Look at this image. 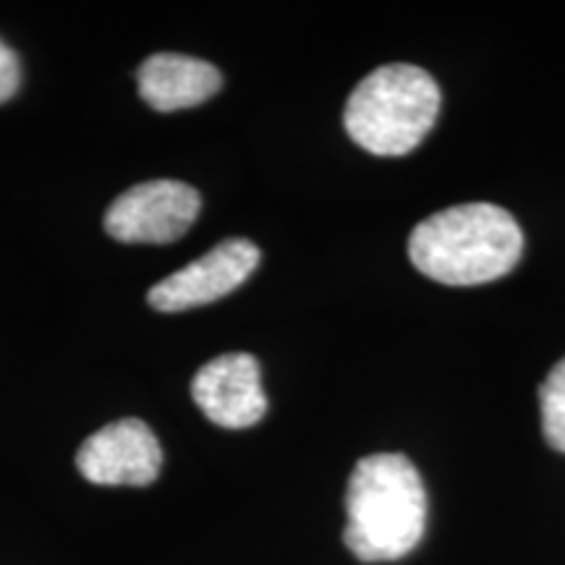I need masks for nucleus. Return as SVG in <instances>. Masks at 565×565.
I'll return each instance as SVG.
<instances>
[{
	"label": "nucleus",
	"instance_id": "3",
	"mask_svg": "<svg viewBox=\"0 0 565 565\" xmlns=\"http://www.w3.org/2000/svg\"><path fill=\"white\" fill-rule=\"evenodd\" d=\"M440 105L443 95L433 74L412 63H391L356 84L345 103L343 126L362 150L401 158L433 131Z\"/></svg>",
	"mask_w": 565,
	"mask_h": 565
},
{
	"label": "nucleus",
	"instance_id": "2",
	"mask_svg": "<svg viewBox=\"0 0 565 565\" xmlns=\"http://www.w3.org/2000/svg\"><path fill=\"white\" fill-rule=\"evenodd\" d=\"M343 542L362 563L401 561L427 526V492L401 454H374L353 466L345 487Z\"/></svg>",
	"mask_w": 565,
	"mask_h": 565
},
{
	"label": "nucleus",
	"instance_id": "5",
	"mask_svg": "<svg viewBox=\"0 0 565 565\" xmlns=\"http://www.w3.org/2000/svg\"><path fill=\"white\" fill-rule=\"evenodd\" d=\"M259 257L263 254L249 238H225L192 265L154 282L147 301L158 312H186L204 307L236 291L257 270Z\"/></svg>",
	"mask_w": 565,
	"mask_h": 565
},
{
	"label": "nucleus",
	"instance_id": "6",
	"mask_svg": "<svg viewBox=\"0 0 565 565\" xmlns=\"http://www.w3.org/2000/svg\"><path fill=\"white\" fill-rule=\"evenodd\" d=\"M76 466L92 484L147 487L160 477L162 448L145 422L121 419L82 443Z\"/></svg>",
	"mask_w": 565,
	"mask_h": 565
},
{
	"label": "nucleus",
	"instance_id": "1",
	"mask_svg": "<svg viewBox=\"0 0 565 565\" xmlns=\"http://www.w3.org/2000/svg\"><path fill=\"white\" fill-rule=\"evenodd\" d=\"M524 233L511 212L466 202L424 217L408 236L412 265L443 286H482L519 265Z\"/></svg>",
	"mask_w": 565,
	"mask_h": 565
},
{
	"label": "nucleus",
	"instance_id": "8",
	"mask_svg": "<svg viewBox=\"0 0 565 565\" xmlns=\"http://www.w3.org/2000/svg\"><path fill=\"white\" fill-rule=\"evenodd\" d=\"M141 100L158 113L186 110L207 103L223 87V74L212 63L179 53H154L137 74Z\"/></svg>",
	"mask_w": 565,
	"mask_h": 565
},
{
	"label": "nucleus",
	"instance_id": "4",
	"mask_svg": "<svg viewBox=\"0 0 565 565\" xmlns=\"http://www.w3.org/2000/svg\"><path fill=\"white\" fill-rule=\"evenodd\" d=\"M202 196L183 181H145L124 192L105 212V231L124 244H171L192 228Z\"/></svg>",
	"mask_w": 565,
	"mask_h": 565
},
{
	"label": "nucleus",
	"instance_id": "10",
	"mask_svg": "<svg viewBox=\"0 0 565 565\" xmlns=\"http://www.w3.org/2000/svg\"><path fill=\"white\" fill-rule=\"evenodd\" d=\"M19 84H21V68H19L17 53L0 40V105L17 95Z\"/></svg>",
	"mask_w": 565,
	"mask_h": 565
},
{
	"label": "nucleus",
	"instance_id": "9",
	"mask_svg": "<svg viewBox=\"0 0 565 565\" xmlns=\"http://www.w3.org/2000/svg\"><path fill=\"white\" fill-rule=\"evenodd\" d=\"M540 406H542V435L555 448L557 454H565V359H561L547 380L540 387Z\"/></svg>",
	"mask_w": 565,
	"mask_h": 565
},
{
	"label": "nucleus",
	"instance_id": "7",
	"mask_svg": "<svg viewBox=\"0 0 565 565\" xmlns=\"http://www.w3.org/2000/svg\"><path fill=\"white\" fill-rule=\"evenodd\" d=\"M192 398L223 429L254 427L267 414L263 370L252 353H223L194 374Z\"/></svg>",
	"mask_w": 565,
	"mask_h": 565
}]
</instances>
